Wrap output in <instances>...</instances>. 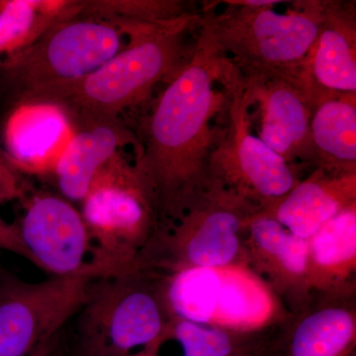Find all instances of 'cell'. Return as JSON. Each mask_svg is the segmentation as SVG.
I'll list each match as a JSON object with an SVG mask.
<instances>
[{
	"label": "cell",
	"mask_w": 356,
	"mask_h": 356,
	"mask_svg": "<svg viewBox=\"0 0 356 356\" xmlns=\"http://www.w3.org/2000/svg\"><path fill=\"white\" fill-rule=\"evenodd\" d=\"M233 67L199 27L193 51L152 103L136 135L134 172L159 226L179 214L207 182L226 114Z\"/></svg>",
	"instance_id": "obj_1"
},
{
	"label": "cell",
	"mask_w": 356,
	"mask_h": 356,
	"mask_svg": "<svg viewBox=\"0 0 356 356\" xmlns=\"http://www.w3.org/2000/svg\"><path fill=\"white\" fill-rule=\"evenodd\" d=\"M116 21L127 33L125 48L81 81L33 102L60 105L76 125L121 120L122 113L144 102L159 83H168L184 67L193 51L195 43L188 44V36L200 24V14L156 24Z\"/></svg>",
	"instance_id": "obj_2"
},
{
	"label": "cell",
	"mask_w": 356,
	"mask_h": 356,
	"mask_svg": "<svg viewBox=\"0 0 356 356\" xmlns=\"http://www.w3.org/2000/svg\"><path fill=\"white\" fill-rule=\"evenodd\" d=\"M217 14L206 7L199 27L245 79L298 84L324 18L325 2H294L285 13L273 6H236Z\"/></svg>",
	"instance_id": "obj_3"
},
{
	"label": "cell",
	"mask_w": 356,
	"mask_h": 356,
	"mask_svg": "<svg viewBox=\"0 0 356 356\" xmlns=\"http://www.w3.org/2000/svg\"><path fill=\"white\" fill-rule=\"evenodd\" d=\"M74 317V356L142 355L170 318L161 273L139 268L89 281Z\"/></svg>",
	"instance_id": "obj_4"
},
{
	"label": "cell",
	"mask_w": 356,
	"mask_h": 356,
	"mask_svg": "<svg viewBox=\"0 0 356 356\" xmlns=\"http://www.w3.org/2000/svg\"><path fill=\"white\" fill-rule=\"evenodd\" d=\"M128 43L119 21L77 17L51 26L34 43L0 58V86L14 103L76 83Z\"/></svg>",
	"instance_id": "obj_5"
},
{
	"label": "cell",
	"mask_w": 356,
	"mask_h": 356,
	"mask_svg": "<svg viewBox=\"0 0 356 356\" xmlns=\"http://www.w3.org/2000/svg\"><path fill=\"white\" fill-rule=\"evenodd\" d=\"M257 211L209 177L175 219L156 229L140 266L170 273L245 266L243 229Z\"/></svg>",
	"instance_id": "obj_6"
},
{
	"label": "cell",
	"mask_w": 356,
	"mask_h": 356,
	"mask_svg": "<svg viewBox=\"0 0 356 356\" xmlns=\"http://www.w3.org/2000/svg\"><path fill=\"white\" fill-rule=\"evenodd\" d=\"M90 236L93 280L140 268V257L158 222L132 163L115 154L98 173L81 201Z\"/></svg>",
	"instance_id": "obj_7"
},
{
	"label": "cell",
	"mask_w": 356,
	"mask_h": 356,
	"mask_svg": "<svg viewBox=\"0 0 356 356\" xmlns=\"http://www.w3.org/2000/svg\"><path fill=\"white\" fill-rule=\"evenodd\" d=\"M228 88L226 124L211 153L208 177L257 209H270L301 178L295 166L254 133L248 118L245 84L236 69Z\"/></svg>",
	"instance_id": "obj_8"
},
{
	"label": "cell",
	"mask_w": 356,
	"mask_h": 356,
	"mask_svg": "<svg viewBox=\"0 0 356 356\" xmlns=\"http://www.w3.org/2000/svg\"><path fill=\"white\" fill-rule=\"evenodd\" d=\"M89 280L27 281L0 268V356H30L65 329L86 298Z\"/></svg>",
	"instance_id": "obj_9"
},
{
	"label": "cell",
	"mask_w": 356,
	"mask_h": 356,
	"mask_svg": "<svg viewBox=\"0 0 356 356\" xmlns=\"http://www.w3.org/2000/svg\"><path fill=\"white\" fill-rule=\"evenodd\" d=\"M15 224L26 259L50 277L92 280V248L88 227L74 204L51 192H28Z\"/></svg>",
	"instance_id": "obj_10"
},
{
	"label": "cell",
	"mask_w": 356,
	"mask_h": 356,
	"mask_svg": "<svg viewBox=\"0 0 356 356\" xmlns=\"http://www.w3.org/2000/svg\"><path fill=\"white\" fill-rule=\"evenodd\" d=\"M245 266L274 293L288 314L310 301L308 240L293 235L264 211L254 212L243 234Z\"/></svg>",
	"instance_id": "obj_11"
},
{
	"label": "cell",
	"mask_w": 356,
	"mask_h": 356,
	"mask_svg": "<svg viewBox=\"0 0 356 356\" xmlns=\"http://www.w3.org/2000/svg\"><path fill=\"white\" fill-rule=\"evenodd\" d=\"M243 81L248 108L254 110L248 118L257 137L289 165H313L314 108L298 84L280 79L243 77Z\"/></svg>",
	"instance_id": "obj_12"
},
{
	"label": "cell",
	"mask_w": 356,
	"mask_h": 356,
	"mask_svg": "<svg viewBox=\"0 0 356 356\" xmlns=\"http://www.w3.org/2000/svg\"><path fill=\"white\" fill-rule=\"evenodd\" d=\"M271 356H356V295L314 294L274 327Z\"/></svg>",
	"instance_id": "obj_13"
},
{
	"label": "cell",
	"mask_w": 356,
	"mask_h": 356,
	"mask_svg": "<svg viewBox=\"0 0 356 356\" xmlns=\"http://www.w3.org/2000/svg\"><path fill=\"white\" fill-rule=\"evenodd\" d=\"M298 86L313 108L330 98L356 93V21L351 4L325 2Z\"/></svg>",
	"instance_id": "obj_14"
},
{
	"label": "cell",
	"mask_w": 356,
	"mask_h": 356,
	"mask_svg": "<svg viewBox=\"0 0 356 356\" xmlns=\"http://www.w3.org/2000/svg\"><path fill=\"white\" fill-rule=\"evenodd\" d=\"M76 131V124L60 105L16 103L4 124V152L22 175L51 173Z\"/></svg>",
	"instance_id": "obj_15"
},
{
	"label": "cell",
	"mask_w": 356,
	"mask_h": 356,
	"mask_svg": "<svg viewBox=\"0 0 356 356\" xmlns=\"http://www.w3.org/2000/svg\"><path fill=\"white\" fill-rule=\"evenodd\" d=\"M356 205V173L314 168L282 200L262 210L298 238L308 240L343 211Z\"/></svg>",
	"instance_id": "obj_16"
},
{
	"label": "cell",
	"mask_w": 356,
	"mask_h": 356,
	"mask_svg": "<svg viewBox=\"0 0 356 356\" xmlns=\"http://www.w3.org/2000/svg\"><path fill=\"white\" fill-rule=\"evenodd\" d=\"M76 126V133L51 175L60 196L72 203H81L100 170L123 147H136L137 139L121 120Z\"/></svg>",
	"instance_id": "obj_17"
},
{
	"label": "cell",
	"mask_w": 356,
	"mask_h": 356,
	"mask_svg": "<svg viewBox=\"0 0 356 356\" xmlns=\"http://www.w3.org/2000/svg\"><path fill=\"white\" fill-rule=\"evenodd\" d=\"M307 277L313 295H356V205L308 238Z\"/></svg>",
	"instance_id": "obj_18"
},
{
	"label": "cell",
	"mask_w": 356,
	"mask_h": 356,
	"mask_svg": "<svg viewBox=\"0 0 356 356\" xmlns=\"http://www.w3.org/2000/svg\"><path fill=\"white\" fill-rule=\"evenodd\" d=\"M356 93L337 96L313 110L311 139L314 168L356 173Z\"/></svg>",
	"instance_id": "obj_19"
},
{
	"label": "cell",
	"mask_w": 356,
	"mask_h": 356,
	"mask_svg": "<svg viewBox=\"0 0 356 356\" xmlns=\"http://www.w3.org/2000/svg\"><path fill=\"white\" fill-rule=\"evenodd\" d=\"M270 332L242 334L170 317L161 336L140 356H232Z\"/></svg>",
	"instance_id": "obj_20"
},
{
	"label": "cell",
	"mask_w": 356,
	"mask_h": 356,
	"mask_svg": "<svg viewBox=\"0 0 356 356\" xmlns=\"http://www.w3.org/2000/svg\"><path fill=\"white\" fill-rule=\"evenodd\" d=\"M83 1L0 0V58L34 43L58 22L77 17Z\"/></svg>",
	"instance_id": "obj_21"
},
{
	"label": "cell",
	"mask_w": 356,
	"mask_h": 356,
	"mask_svg": "<svg viewBox=\"0 0 356 356\" xmlns=\"http://www.w3.org/2000/svg\"><path fill=\"white\" fill-rule=\"evenodd\" d=\"M191 13L186 2L177 0H89L79 16L156 24Z\"/></svg>",
	"instance_id": "obj_22"
},
{
	"label": "cell",
	"mask_w": 356,
	"mask_h": 356,
	"mask_svg": "<svg viewBox=\"0 0 356 356\" xmlns=\"http://www.w3.org/2000/svg\"><path fill=\"white\" fill-rule=\"evenodd\" d=\"M29 192L22 173L14 166L4 149L0 147V209L4 204L22 200ZM0 250L13 252L26 259V252L15 224L6 222L0 213Z\"/></svg>",
	"instance_id": "obj_23"
},
{
	"label": "cell",
	"mask_w": 356,
	"mask_h": 356,
	"mask_svg": "<svg viewBox=\"0 0 356 356\" xmlns=\"http://www.w3.org/2000/svg\"><path fill=\"white\" fill-rule=\"evenodd\" d=\"M30 356H69L65 346V327L47 337Z\"/></svg>",
	"instance_id": "obj_24"
},
{
	"label": "cell",
	"mask_w": 356,
	"mask_h": 356,
	"mask_svg": "<svg viewBox=\"0 0 356 356\" xmlns=\"http://www.w3.org/2000/svg\"><path fill=\"white\" fill-rule=\"evenodd\" d=\"M273 332H271V334H273ZM271 334L259 343H255L254 346H250V348L232 356H271Z\"/></svg>",
	"instance_id": "obj_25"
}]
</instances>
